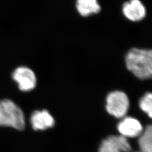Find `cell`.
<instances>
[{"label": "cell", "instance_id": "52a82bcc", "mask_svg": "<svg viewBox=\"0 0 152 152\" xmlns=\"http://www.w3.org/2000/svg\"><path fill=\"white\" fill-rule=\"evenodd\" d=\"M31 123L35 130H44L53 127L54 120L47 110L35 111L31 118Z\"/></svg>", "mask_w": 152, "mask_h": 152}, {"label": "cell", "instance_id": "30bf717a", "mask_svg": "<svg viewBox=\"0 0 152 152\" xmlns=\"http://www.w3.org/2000/svg\"><path fill=\"white\" fill-rule=\"evenodd\" d=\"M110 141H112L114 145L122 152H129L131 151V146L126 139L123 136H110L108 137Z\"/></svg>", "mask_w": 152, "mask_h": 152}, {"label": "cell", "instance_id": "6da1fadb", "mask_svg": "<svg viewBox=\"0 0 152 152\" xmlns=\"http://www.w3.org/2000/svg\"><path fill=\"white\" fill-rule=\"evenodd\" d=\"M126 68L140 80L151 78L152 75V51L151 50L132 48L125 56Z\"/></svg>", "mask_w": 152, "mask_h": 152}, {"label": "cell", "instance_id": "7a4b0ae2", "mask_svg": "<svg viewBox=\"0 0 152 152\" xmlns=\"http://www.w3.org/2000/svg\"><path fill=\"white\" fill-rule=\"evenodd\" d=\"M0 126L11 127L19 130L25 127L23 112L12 100H0Z\"/></svg>", "mask_w": 152, "mask_h": 152}, {"label": "cell", "instance_id": "9c48e42d", "mask_svg": "<svg viewBox=\"0 0 152 152\" xmlns=\"http://www.w3.org/2000/svg\"><path fill=\"white\" fill-rule=\"evenodd\" d=\"M139 145L141 152H152V129L151 125L147 126L140 135Z\"/></svg>", "mask_w": 152, "mask_h": 152}, {"label": "cell", "instance_id": "8fae6325", "mask_svg": "<svg viewBox=\"0 0 152 152\" xmlns=\"http://www.w3.org/2000/svg\"><path fill=\"white\" fill-rule=\"evenodd\" d=\"M139 106L142 111L146 113L149 117H152V95L151 92L145 94L141 98Z\"/></svg>", "mask_w": 152, "mask_h": 152}, {"label": "cell", "instance_id": "8992f818", "mask_svg": "<svg viewBox=\"0 0 152 152\" xmlns=\"http://www.w3.org/2000/svg\"><path fill=\"white\" fill-rule=\"evenodd\" d=\"M118 130L125 137H134L141 134L142 127L137 120L131 117H127L118 124Z\"/></svg>", "mask_w": 152, "mask_h": 152}, {"label": "cell", "instance_id": "3957f363", "mask_svg": "<svg viewBox=\"0 0 152 152\" xmlns=\"http://www.w3.org/2000/svg\"><path fill=\"white\" fill-rule=\"evenodd\" d=\"M129 100L125 92L114 91L107 97L106 108L109 114L117 118L125 116L129 108Z\"/></svg>", "mask_w": 152, "mask_h": 152}, {"label": "cell", "instance_id": "5b68a950", "mask_svg": "<svg viewBox=\"0 0 152 152\" xmlns=\"http://www.w3.org/2000/svg\"><path fill=\"white\" fill-rule=\"evenodd\" d=\"M122 12L129 20L139 22L145 17L147 10L140 0H130L124 4Z\"/></svg>", "mask_w": 152, "mask_h": 152}, {"label": "cell", "instance_id": "7c38bea8", "mask_svg": "<svg viewBox=\"0 0 152 152\" xmlns=\"http://www.w3.org/2000/svg\"><path fill=\"white\" fill-rule=\"evenodd\" d=\"M99 152H122L118 147H116L114 144L110 141L107 138L106 140H104L102 143Z\"/></svg>", "mask_w": 152, "mask_h": 152}, {"label": "cell", "instance_id": "ba28073f", "mask_svg": "<svg viewBox=\"0 0 152 152\" xmlns=\"http://www.w3.org/2000/svg\"><path fill=\"white\" fill-rule=\"evenodd\" d=\"M76 6L78 12L85 17L98 14L101 10L98 0H76Z\"/></svg>", "mask_w": 152, "mask_h": 152}, {"label": "cell", "instance_id": "277c9868", "mask_svg": "<svg viewBox=\"0 0 152 152\" xmlns=\"http://www.w3.org/2000/svg\"><path fill=\"white\" fill-rule=\"evenodd\" d=\"M13 80L16 82L19 88L24 92H28L34 89L37 84L35 73L29 67L20 66L13 71Z\"/></svg>", "mask_w": 152, "mask_h": 152}]
</instances>
